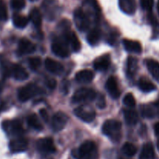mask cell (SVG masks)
<instances>
[{"mask_svg":"<svg viewBox=\"0 0 159 159\" xmlns=\"http://www.w3.org/2000/svg\"><path fill=\"white\" fill-rule=\"evenodd\" d=\"M73 155L77 159H96L98 156L97 146L93 141H86L81 144Z\"/></svg>","mask_w":159,"mask_h":159,"instance_id":"1","label":"cell"},{"mask_svg":"<svg viewBox=\"0 0 159 159\" xmlns=\"http://www.w3.org/2000/svg\"><path fill=\"white\" fill-rule=\"evenodd\" d=\"M122 124L116 120H108L103 124L102 127V133L113 141H117L120 137Z\"/></svg>","mask_w":159,"mask_h":159,"instance_id":"2","label":"cell"},{"mask_svg":"<svg viewBox=\"0 0 159 159\" xmlns=\"http://www.w3.org/2000/svg\"><path fill=\"white\" fill-rule=\"evenodd\" d=\"M41 8L43 14L48 20H54L60 13V6L57 0H43Z\"/></svg>","mask_w":159,"mask_h":159,"instance_id":"3","label":"cell"},{"mask_svg":"<svg viewBox=\"0 0 159 159\" xmlns=\"http://www.w3.org/2000/svg\"><path fill=\"white\" fill-rule=\"evenodd\" d=\"M96 97V93L92 89L82 88L78 89L72 96V102L75 103L91 102Z\"/></svg>","mask_w":159,"mask_h":159,"instance_id":"4","label":"cell"},{"mask_svg":"<svg viewBox=\"0 0 159 159\" xmlns=\"http://www.w3.org/2000/svg\"><path fill=\"white\" fill-rule=\"evenodd\" d=\"M40 93L41 90L37 85H36L35 84L30 83L19 89L18 99L21 102H26Z\"/></svg>","mask_w":159,"mask_h":159,"instance_id":"5","label":"cell"},{"mask_svg":"<svg viewBox=\"0 0 159 159\" xmlns=\"http://www.w3.org/2000/svg\"><path fill=\"white\" fill-rule=\"evenodd\" d=\"M2 127L4 131L9 135L20 136L23 133V128L21 123L16 120L3 121Z\"/></svg>","mask_w":159,"mask_h":159,"instance_id":"6","label":"cell"},{"mask_svg":"<svg viewBox=\"0 0 159 159\" xmlns=\"http://www.w3.org/2000/svg\"><path fill=\"white\" fill-rule=\"evenodd\" d=\"M37 149L41 155H49L56 152L54 141L51 138H43L37 141Z\"/></svg>","mask_w":159,"mask_h":159,"instance_id":"7","label":"cell"},{"mask_svg":"<svg viewBox=\"0 0 159 159\" xmlns=\"http://www.w3.org/2000/svg\"><path fill=\"white\" fill-rule=\"evenodd\" d=\"M74 20L77 28L81 31L86 30L89 26V19L81 8L75 9L74 12Z\"/></svg>","mask_w":159,"mask_h":159,"instance_id":"8","label":"cell"},{"mask_svg":"<svg viewBox=\"0 0 159 159\" xmlns=\"http://www.w3.org/2000/svg\"><path fill=\"white\" fill-rule=\"evenodd\" d=\"M68 120V116L63 112H57L51 120V127L54 131L58 132L63 130Z\"/></svg>","mask_w":159,"mask_h":159,"instance_id":"9","label":"cell"},{"mask_svg":"<svg viewBox=\"0 0 159 159\" xmlns=\"http://www.w3.org/2000/svg\"><path fill=\"white\" fill-rule=\"evenodd\" d=\"M74 113L79 119L86 123L92 122L96 118V112L94 110L84 107H79L75 109Z\"/></svg>","mask_w":159,"mask_h":159,"instance_id":"10","label":"cell"},{"mask_svg":"<svg viewBox=\"0 0 159 159\" xmlns=\"http://www.w3.org/2000/svg\"><path fill=\"white\" fill-rule=\"evenodd\" d=\"M52 52L61 57H67L70 55V51L66 43L61 40H55L51 45Z\"/></svg>","mask_w":159,"mask_h":159,"instance_id":"11","label":"cell"},{"mask_svg":"<svg viewBox=\"0 0 159 159\" xmlns=\"http://www.w3.org/2000/svg\"><path fill=\"white\" fill-rule=\"evenodd\" d=\"M9 147L12 153H20V152H25L27 149L28 141L23 138H16L9 142Z\"/></svg>","mask_w":159,"mask_h":159,"instance_id":"12","label":"cell"},{"mask_svg":"<svg viewBox=\"0 0 159 159\" xmlns=\"http://www.w3.org/2000/svg\"><path fill=\"white\" fill-rule=\"evenodd\" d=\"M64 30H65V32H64V37L65 38V40L69 43V44L71 47V49L75 52H78L81 49V43L76 34L73 32V31L70 30L69 28Z\"/></svg>","mask_w":159,"mask_h":159,"instance_id":"13","label":"cell"},{"mask_svg":"<svg viewBox=\"0 0 159 159\" xmlns=\"http://www.w3.org/2000/svg\"><path fill=\"white\" fill-rule=\"evenodd\" d=\"M106 89L113 99H116L120 96V91L117 82L114 76H110L107 79V82H106Z\"/></svg>","mask_w":159,"mask_h":159,"instance_id":"14","label":"cell"},{"mask_svg":"<svg viewBox=\"0 0 159 159\" xmlns=\"http://www.w3.org/2000/svg\"><path fill=\"white\" fill-rule=\"evenodd\" d=\"M36 51V46L26 38H22L19 42L18 51L20 54H30Z\"/></svg>","mask_w":159,"mask_h":159,"instance_id":"15","label":"cell"},{"mask_svg":"<svg viewBox=\"0 0 159 159\" xmlns=\"http://www.w3.org/2000/svg\"><path fill=\"white\" fill-rule=\"evenodd\" d=\"M44 65L46 69L51 73L55 75H60L63 72L64 67L60 62L51 58H46L44 61Z\"/></svg>","mask_w":159,"mask_h":159,"instance_id":"16","label":"cell"},{"mask_svg":"<svg viewBox=\"0 0 159 159\" xmlns=\"http://www.w3.org/2000/svg\"><path fill=\"white\" fill-rule=\"evenodd\" d=\"M11 75L18 81H24L29 77V74L26 69L22 65L17 64L11 66Z\"/></svg>","mask_w":159,"mask_h":159,"instance_id":"17","label":"cell"},{"mask_svg":"<svg viewBox=\"0 0 159 159\" xmlns=\"http://www.w3.org/2000/svg\"><path fill=\"white\" fill-rule=\"evenodd\" d=\"M110 65V57L109 54H103L94 61L95 69L99 71H107Z\"/></svg>","mask_w":159,"mask_h":159,"instance_id":"18","label":"cell"},{"mask_svg":"<svg viewBox=\"0 0 159 159\" xmlns=\"http://www.w3.org/2000/svg\"><path fill=\"white\" fill-rule=\"evenodd\" d=\"M119 6L124 13L132 15L137 9L136 0H119Z\"/></svg>","mask_w":159,"mask_h":159,"instance_id":"19","label":"cell"},{"mask_svg":"<svg viewBox=\"0 0 159 159\" xmlns=\"http://www.w3.org/2000/svg\"><path fill=\"white\" fill-rule=\"evenodd\" d=\"M95 75L93 71L89 69H84L77 72L75 75V79L78 82L80 83H89L93 80Z\"/></svg>","mask_w":159,"mask_h":159,"instance_id":"20","label":"cell"},{"mask_svg":"<svg viewBox=\"0 0 159 159\" xmlns=\"http://www.w3.org/2000/svg\"><path fill=\"white\" fill-rule=\"evenodd\" d=\"M123 43H124L126 51L128 52L134 53V54H140L142 52V47L138 41L129 40V39H124L123 40Z\"/></svg>","mask_w":159,"mask_h":159,"instance_id":"21","label":"cell"},{"mask_svg":"<svg viewBox=\"0 0 159 159\" xmlns=\"http://www.w3.org/2000/svg\"><path fill=\"white\" fill-rule=\"evenodd\" d=\"M155 154L154 147L151 143H147L143 146L140 154L139 159H155Z\"/></svg>","mask_w":159,"mask_h":159,"instance_id":"22","label":"cell"},{"mask_svg":"<svg viewBox=\"0 0 159 159\" xmlns=\"http://www.w3.org/2000/svg\"><path fill=\"white\" fill-rule=\"evenodd\" d=\"M30 20L32 22L34 26L37 28L41 27L42 24V14L39 9L37 8H34L30 12Z\"/></svg>","mask_w":159,"mask_h":159,"instance_id":"23","label":"cell"},{"mask_svg":"<svg viewBox=\"0 0 159 159\" xmlns=\"http://www.w3.org/2000/svg\"><path fill=\"white\" fill-rule=\"evenodd\" d=\"M148 70L151 73L153 78L158 80L159 79V62L154 59H148L146 61Z\"/></svg>","mask_w":159,"mask_h":159,"instance_id":"24","label":"cell"},{"mask_svg":"<svg viewBox=\"0 0 159 159\" xmlns=\"http://www.w3.org/2000/svg\"><path fill=\"white\" fill-rule=\"evenodd\" d=\"M124 117H125L126 123L128 125H134L138 121V114L134 110H126L124 111Z\"/></svg>","mask_w":159,"mask_h":159,"instance_id":"25","label":"cell"},{"mask_svg":"<svg viewBox=\"0 0 159 159\" xmlns=\"http://www.w3.org/2000/svg\"><path fill=\"white\" fill-rule=\"evenodd\" d=\"M138 87L141 91L144 93H149V92L154 91L156 89L155 85L152 83L151 81L148 80L145 78H141L138 82Z\"/></svg>","mask_w":159,"mask_h":159,"instance_id":"26","label":"cell"},{"mask_svg":"<svg viewBox=\"0 0 159 159\" xmlns=\"http://www.w3.org/2000/svg\"><path fill=\"white\" fill-rule=\"evenodd\" d=\"M12 22H13V24L16 27L22 29V28H24L27 26L29 20H28L27 17L23 15L14 14L13 16H12Z\"/></svg>","mask_w":159,"mask_h":159,"instance_id":"27","label":"cell"},{"mask_svg":"<svg viewBox=\"0 0 159 159\" xmlns=\"http://www.w3.org/2000/svg\"><path fill=\"white\" fill-rule=\"evenodd\" d=\"M27 124H29L30 127L37 130H41L43 129V125L41 124L40 120L38 119V117H37L35 113H32V114L28 116Z\"/></svg>","mask_w":159,"mask_h":159,"instance_id":"28","label":"cell"},{"mask_svg":"<svg viewBox=\"0 0 159 159\" xmlns=\"http://www.w3.org/2000/svg\"><path fill=\"white\" fill-rule=\"evenodd\" d=\"M101 37V32L98 29H93L87 35V40L91 45H96L99 41Z\"/></svg>","mask_w":159,"mask_h":159,"instance_id":"29","label":"cell"},{"mask_svg":"<svg viewBox=\"0 0 159 159\" xmlns=\"http://www.w3.org/2000/svg\"><path fill=\"white\" fill-rule=\"evenodd\" d=\"M127 74L134 75L138 70V60L134 57H130L127 60Z\"/></svg>","mask_w":159,"mask_h":159,"instance_id":"30","label":"cell"},{"mask_svg":"<svg viewBox=\"0 0 159 159\" xmlns=\"http://www.w3.org/2000/svg\"><path fill=\"white\" fill-rule=\"evenodd\" d=\"M122 152L128 157H132L137 153V148L131 143H125L122 147Z\"/></svg>","mask_w":159,"mask_h":159,"instance_id":"31","label":"cell"},{"mask_svg":"<svg viewBox=\"0 0 159 159\" xmlns=\"http://www.w3.org/2000/svg\"><path fill=\"white\" fill-rule=\"evenodd\" d=\"M123 102L124 103V105L126 107H129V108H134L136 105V100H135L134 96H133L132 93H127L124 98V100Z\"/></svg>","mask_w":159,"mask_h":159,"instance_id":"32","label":"cell"},{"mask_svg":"<svg viewBox=\"0 0 159 159\" xmlns=\"http://www.w3.org/2000/svg\"><path fill=\"white\" fill-rule=\"evenodd\" d=\"M28 63H29L30 67L32 70L36 71L40 67L42 63V61L40 57H33L28 59Z\"/></svg>","mask_w":159,"mask_h":159,"instance_id":"33","label":"cell"},{"mask_svg":"<svg viewBox=\"0 0 159 159\" xmlns=\"http://www.w3.org/2000/svg\"><path fill=\"white\" fill-rule=\"evenodd\" d=\"M8 19V12L6 4L0 0V21H6Z\"/></svg>","mask_w":159,"mask_h":159,"instance_id":"34","label":"cell"},{"mask_svg":"<svg viewBox=\"0 0 159 159\" xmlns=\"http://www.w3.org/2000/svg\"><path fill=\"white\" fill-rule=\"evenodd\" d=\"M141 113H142L143 116L146 118H152L155 115L153 108L149 106H144L141 108Z\"/></svg>","mask_w":159,"mask_h":159,"instance_id":"35","label":"cell"},{"mask_svg":"<svg viewBox=\"0 0 159 159\" xmlns=\"http://www.w3.org/2000/svg\"><path fill=\"white\" fill-rule=\"evenodd\" d=\"M25 0H11V6L16 10H20L25 6Z\"/></svg>","mask_w":159,"mask_h":159,"instance_id":"36","label":"cell"},{"mask_svg":"<svg viewBox=\"0 0 159 159\" xmlns=\"http://www.w3.org/2000/svg\"><path fill=\"white\" fill-rule=\"evenodd\" d=\"M154 0H140L141 6L144 10L151 11L154 6Z\"/></svg>","mask_w":159,"mask_h":159,"instance_id":"37","label":"cell"},{"mask_svg":"<svg viewBox=\"0 0 159 159\" xmlns=\"http://www.w3.org/2000/svg\"><path fill=\"white\" fill-rule=\"evenodd\" d=\"M96 106L99 109H104L106 107V99L103 95H99L96 102Z\"/></svg>","mask_w":159,"mask_h":159,"instance_id":"38","label":"cell"},{"mask_svg":"<svg viewBox=\"0 0 159 159\" xmlns=\"http://www.w3.org/2000/svg\"><path fill=\"white\" fill-rule=\"evenodd\" d=\"M47 86L48 87L51 89H54L56 88V85H57V82L54 79H49L46 81L45 82Z\"/></svg>","mask_w":159,"mask_h":159,"instance_id":"39","label":"cell"},{"mask_svg":"<svg viewBox=\"0 0 159 159\" xmlns=\"http://www.w3.org/2000/svg\"><path fill=\"white\" fill-rule=\"evenodd\" d=\"M85 2L87 4L89 5L91 7H93V9H94L96 11H99V5H98V2L96 0H85Z\"/></svg>","mask_w":159,"mask_h":159,"instance_id":"40","label":"cell"},{"mask_svg":"<svg viewBox=\"0 0 159 159\" xmlns=\"http://www.w3.org/2000/svg\"><path fill=\"white\" fill-rule=\"evenodd\" d=\"M40 114L44 122L48 123V121H49V115H48V112H47V110H45V109H41V110H40Z\"/></svg>","mask_w":159,"mask_h":159,"instance_id":"41","label":"cell"},{"mask_svg":"<svg viewBox=\"0 0 159 159\" xmlns=\"http://www.w3.org/2000/svg\"><path fill=\"white\" fill-rule=\"evenodd\" d=\"M154 130H155V133L156 136L159 137V122L155 124V127H154Z\"/></svg>","mask_w":159,"mask_h":159,"instance_id":"42","label":"cell"},{"mask_svg":"<svg viewBox=\"0 0 159 159\" xmlns=\"http://www.w3.org/2000/svg\"><path fill=\"white\" fill-rule=\"evenodd\" d=\"M2 85L1 82H0V94H1L2 93Z\"/></svg>","mask_w":159,"mask_h":159,"instance_id":"43","label":"cell"},{"mask_svg":"<svg viewBox=\"0 0 159 159\" xmlns=\"http://www.w3.org/2000/svg\"><path fill=\"white\" fill-rule=\"evenodd\" d=\"M157 9H158V12L159 13V0L158 1V4H157Z\"/></svg>","mask_w":159,"mask_h":159,"instance_id":"44","label":"cell"},{"mask_svg":"<svg viewBox=\"0 0 159 159\" xmlns=\"http://www.w3.org/2000/svg\"><path fill=\"white\" fill-rule=\"evenodd\" d=\"M157 145H158V150H159V139H158V144H157Z\"/></svg>","mask_w":159,"mask_h":159,"instance_id":"45","label":"cell"},{"mask_svg":"<svg viewBox=\"0 0 159 159\" xmlns=\"http://www.w3.org/2000/svg\"><path fill=\"white\" fill-rule=\"evenodd\" d=\"M30 1H32V2H34V1H37V0H30Z\"/></svg>","mask_w":159,"mask_h":159,"instance_id":"46","label":"cell"}]
</instances>
